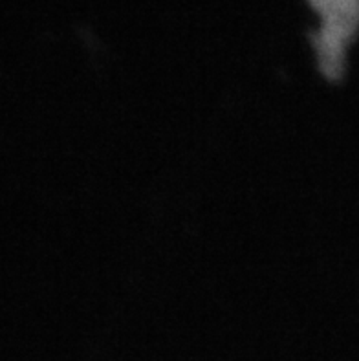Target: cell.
I'll use <instances>...</instances> for the list:
<instances>
[{
    "mask_svg": "<svg viewBox=\"0 0 359 361\" xmlns=\"http://www.w3.org/2000/svg\"><path fill=\"white\" fill-rule=\"evenodd\" d=\"M321 17L314 44L328 75L341 72L345 48L359 27V0H310Z\"/></svg>",
    "mask_w": 359,
    "mask_h": 361,
    "instance_id": "1",
    "label": "cell"
}]
</instances>
